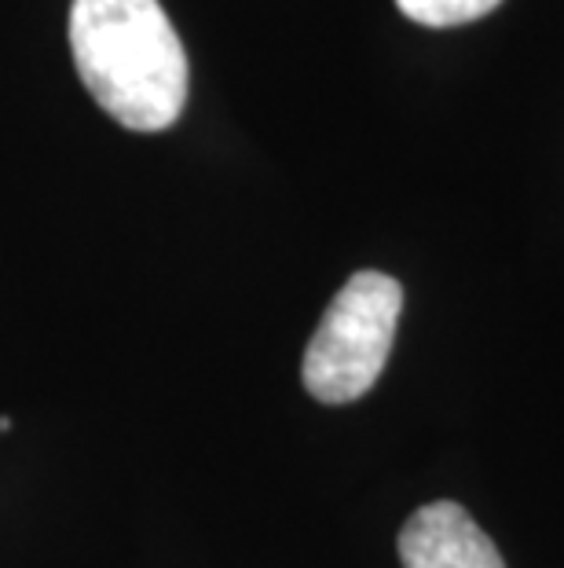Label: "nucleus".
Returning a JSON list of instances; mask_svg holds the SVG:
<instances>
[{
	"instance_id": "f257e3e1",
	"label": "nucleus",
	"mask_w": 564,
	"mask_h": 568,
	"mask_svg": "<svg viewBox=\"0 0 564 568\" xmlns=\"http://www.w3.org/2000/svg\"><path fill=\"white\" fill-rule=\"evenodd\" d=\"M70 52L92 100L132 132L170 129L187 103V55L158 0H74Z\"/></svg>"
},
{
	"instance_id": "f03ea898",
	"label": "nucleus",
	"mask_w": 564,
	"mask_h": 568,
	"mask_svg": "<svg viewBox=\"0 0 564 568\" xmlns=\"http://www.w3.org/2000/svg\"><path fill=\"white\" fill-rule=\"evenodd\" d=\"M403 312V286L386 272H356L311 334L301 378L319 404H352L381 378Z\"/></svg>"
},
{
	"instance_id": "7ed1b4c3",
	"label": "nucleus",
	"mask_w": 564,
	"mask_h": 568,
	"mask_svg": "<svg viewBox=\"0 0 564 568\" xmlns=\"http://www.w3.org/2000/svg\"><path fill=\"white\" fill-rule=\"evenodd\" d=\"M403 568H506L495 542L459 503H429L400 531Z\"/></svg>"
},
{
	"instance_id": "20e7f679",
	"label": "nucleus",
	"mask_w": 564,
	"mask_h": 568,
	"mask_svg": "<svg viewBox=\"0 0 564 568\" xmlns=\"http://www.w3.org/2000/svg\"><path fill=\"white\" fill-rule=\"evenodd\" d=\"M407 19H414L418 27H462V22L484 19L488 11H495L502 0H396Z\"/></svg>"
}]
</instances>
